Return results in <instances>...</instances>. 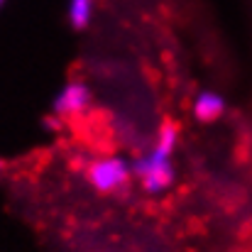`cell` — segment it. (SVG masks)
Here are the masks:
<instances>
[{"instance_id": "obj_1", "label": "cell", "mask_w": 252, "mask_h": 252, "mask_svg": "<svg viewBox=\"0 0 252 252\" xmlns=\"http://www.w3.org/2000/svg\"><path fill=\"white\" fill-rule=\"evenodd\" d=\"M176 142H179V127L176 125H162L157 132V140L152 142V147L135 162L132 174L137 176L140 186L152 193L159 196L174 184V152H176Z\"/></svg>"}, {"instance_id": "obj_2", "label": "cell", "mask_w": 252, "mask_h": 252, "mask_svg": "<svg viewBox=\"0 0 252 252\" xmlns=\"http://www.w3.org/2000/svg\"><path fill=\"white\" fill-rule=\"evenodd\" d=\"M130 176H132L130 162L118 155L98 157L86 169V179L98 193H115V191L125 189Z\"/></svg>"}, {"instance_id": "obj_3", "label": "cell", "mask_w": 252, "mask_h": 252, "mask_svg": "<svg viewBox=\"0 0 252 252\" xmlns=\"http://www.w3.org/2000/svg\"><path fill=\"white\" fill-rule=\"evenodd\" d=\"M91 98H93V93H91L88 84H84V81H69V84L54 95V100H52V113H54L57 118L81 115V113L88 110Z\"/></svg>"}, {"instance_id": "obj_4", "label": "cell", "mask_w": 252, "mask_h": 252, "mask_svg": "<svg viewBox=\"0 0 252 252\" xmlns=\"http://www.w3.org/2000/svg\"><path fill=\"white\" fill-rule=\"evenodd\" d=\"M225 110H228L225 98L218 91H211V88L198 91L191 100V113L198 123H216L225 115Z\"/></svg>"}, {"instance_id": "obj_5", "label": "cell", "mask_w": 252, "mask_h": 252, "mask_svg": "<svg viewBox=\"0 0 252 252\" xmlns=\"http://www.w3.org/2000/svg\"><path fill=\"white\" fill-rule=\"evenodd\" d=\"M93 10H95V0H69L66 17L76 30H84L93 20Z\"/></svg>"}, {"instance_id": "obj_6", "label": "cell", "mask_w": 252, "mask_h": 252, "mask_svg": "<svg viewBox=\"0 0 252 252\" xmlns=\"http://www.w3.org/2000/svg\"><path fill=\"white\" fill-rule=\"evenodd\" d=\"M2 167H5V162H2V159H0V174H2Z\"/></svg>"}, {"instance_id": "obj_7", "label": "cell", "mask_w": 252, "mask_h": 252, "mask_svg": "<svg viewBox=\"0 0 252 252\" xmlns=\"http://www.w3.org/2000/svg\"><path fill=\"white\" fill-rule=\"evenodd\" d=\"M2 2H5V0H0V5H2Z\"/></svg>"}]
</instances>
